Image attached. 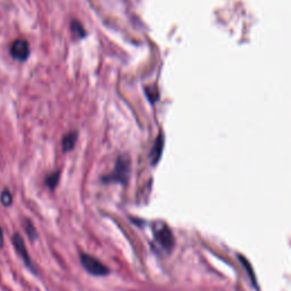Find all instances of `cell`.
<instances>
[{
    "instance_id": "obj_1",
    "label": "cell",
    "mask_w": 291,
    "mask_h": 291,
    "mask_svg": "<svg viewBox=\"0 0 291 291\" xmlns=\"http://www.w3.org/2000/svg\"><path fill=\"white\" fill-rule=\"evenodd\" d=\"M130 176V159L127 155H121L118 157V160L115 163V167L109 176H105L102 178V182H119L125 183L128 182Z\"/></svg>"
},
{
    "instance_id": "obj_9",
    "label": "cell",
    "mask_w": 291,
    "mask_h": 291,
    "mask_svg": "<svg viewBox=\"0 0 291 291\" xmlns=\"http://www.w3.org/2000/svg\"><path fill=\"white\" fill-rule=\"evenodd\" d=\"M23 226H24V230L26 232V235L29 236V238L31 240H34L35 238H37L38 234H37V230H35V227H34L32 222H31L30 220H25L23 223Z\"/></svg>"
},
{
    "instance_id": "obj_13",
    "label": "cell",
    "mask_w": 291,
    "mask_h": 291,
    "mask_svg": "<svg viewBox=\"0 0 291 291\" xmlns=\"http://www.w3.org/2000/svg\"><path fill=\"white\" fill-rule=\"evenodd\" d=\"M3 246H4V232L2 227H0V247H3Z\"/></svg>"
},
{
    "instance_id": "obj_10",
    "label": "cell",
    "mask_w": 291,
    "mask_h": 291,
    "mask_svg": "<svg viewBox=\"0 0 291 291\" xmlns=\"http://www.w3.org/2000/svg\"><path fill=\"white\" fill-rule=\"evenodd\" d=\"M60 171H56L51 174H49L46 179V183L49 187V189H55L56 186L58 185V181H60Z\"/></svg>"
},
{
    "instance_id": "obj_6",
    "label": "cell",
    "mask_w": 291,
    "mask_h": 291,
    "mask_svg": "<svg viewBox=\"0 0 291 291\" xmlns=\"http://www.w3.org/2000/svg\"><path fill=\"white\" fill-rule=\"evenodd\" d=\"M164 149V138L163 134H159L157 140L155 141V145L153 147V150H151V164L155 165L158 163V160L162 157Z\"/></svg>"
},
{
    "instance_id": "obj_2",
    "label": "cell",
    "mask_w": 291,
    "mask_h": 291,
    "mask_svg": "<svg viewBox=\"0 0 291 291\" xmlns=\"http://www.w3.org/2000/svg\"><path fill=\"white\" fill-rule=\"evenodd\" d=\"M80 261H81V264L83 267L86 268V271L92 275L105 276L109 273L108 267L105 266L104 264L98 261L97 258L90 256V255L81 253L80 254Z\"/></svg>"
},
{
    "instance_id": "obj_7",
    "label": "cell",
    "mask_w": 291,
    "mask_h": 291,
    "mask_svg": "<svg viewBox=\"0 0 291 291\" xmlns=\"http://www.w3.org/2000/svg\"><path fill=\"white\" fill-rule=\"evenodd\" d=\"M77 140H78V132L77 131H71L70 133H67L64 136L62 140V148L63 151H71L73 150V148L77 145Z\"/></svg>"
},
{
    "instance_id": "obj_12",
    "label": "cell",
    "mask_w": 291,
    "mask_h": 291,
    "mask_svg": "<svg viewBox=\"0 0 291 291\" xmlns=\"http://www.w3.org/2000/svg\"><path fill=\"white\" fill-rule=\"evenodd\" d=\"M0 201L4 206L6 207H10V206L13 204V196L8 190H4L2 192V196H0Z\"/></svg>"
},
{
    "instance_id": "obj_11",
    "label": "cell",
    "mask_w": 291,
    "mask_h": 291,
    "mask_svg": "<svg viewBox=\"0 0 291 291\" xmlns=\"http://www.w3.org/2000/svg\"><path fill=\"white\" fill-rule=\"evenodd\" d=\"M71 26H72V32L74 33V35H77L78 38H83L84 37V34H86V32H84L83 26L80 24L78 21L72 22Z\"/></svg>"
},
{
    "instance_id": "obj_8",
    "label": "cell",
    "mask_w": 291,
    "mask_h": 291,
    "mask_svg": "<svg viewBox=\"0 0 291 291\" xmlns=\"http://www.w3.org/2000/svg\"><path fill=\"white\" fill-rule=\"evenodd\" d=\"M239 258H240V262L243 263L245 270L247 271L248 275H249V277H250V280H252V282H253V284H254L255 286H257L256 276H255V274H254V272H253V270H252V265H250V263L247 261V258L243 257V256H241V255H239Z\"/></svg>"
},
{
    "instance_id": "obj_5",
    "label": "cell",
    "mask_w": 291,
    "mask_h": 291,
    "mask_svg": "<svg viewBox=\"0 0 291 291\" xmlns=\"http://www.w3.org/2000/svg\"><path fill=\"white\" fill-rule=\"evenodd\" d=\"M13 245H14V247L17 250V253H19V255L22 257V259H23V262L25 263V265L28 266V267H30V270H34L32 261H31L30 255L28 253V250H26L25 244H24L23 238H22L21 235L15 234L14 236H13Z\"/></svg>"
},
{
    "instance_id": "obj_3",
    "label": "cell",
    "mask_w": 291,
    "mask_h": 291,
    "mask_svg": "<svg viewBox=\"0 0 291 291\" xmlns=\"http://www.w3.org/2000/svg\"><path fill=\"white\" fill-rule=\"evenodd\" d=\"M155 239L157 240V243L162 246L164 249L171 250L174 246V237L172 231L169 230L167 225H162L160 229L156 230L155 232Z\"/></svg>"
},
{
    "instance_id": "obj_4",
    "label": "cell",
    "mask_w": 291,
    "mask_h": 291,
    "mask_svg": "<svg viewBox=\"0 0 291 291\" xmlns=\"http://www.w3.org/2000/svg\"><path fill=\"white\" fill-rule=\"evenodd\" d=\"M11 53L13 58H15L16 61L23 62L28 60L30 55V46L28 41H25L23 39L15 40L11 47Z\"/></svg>"
}]
</instances>
